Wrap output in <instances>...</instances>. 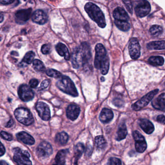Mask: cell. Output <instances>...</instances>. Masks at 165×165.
I'll return each mask as SVG.
<instances>
[{"label": "cell", "instance_id": "obj_1", "mask_svg": "<svg viewBox=\"0 0 165 165\" xmlns=\"http://www.w3.org/2000/svg\"><path fill=\"white\" fill-rule=\"evenodd\" d=\"M91 57L90 49L86 43H82L76 48L71 56V63L74 69H78L85 66L90 61Z\"/></svg>", "mask_w": 165, "mask_h": 165}, {"label": "cell", "instance_id": "obj_2", "mask_svg": "<svg viewBox=\"0 0 165 165\" xmlns=\"http://www.w3.org/2000/svg\"><path fill=\"white\" fill-rule=\"evenodd\" d=\"M94 65L98 69L100 70L103 75H106L108 72L110 66V61L107 53L106 50L102 44H98L95 47Z\"/></svg>", "mask_w": 165, "mask_h": 165}, {"label": "cell", "instance_id": "obj_3", "mask_svg": "<svg viewBox=\"0 0 165 165\" xmlns=\"http://www.w3.org/2000/svg\"><path fill=\"white\" fill-rule=\"evenodd\" d=\"M85 10L91 19L100 27L104 28L106 26L104 14L97 5L92 2H88L85 5Z\"/></svg>", "mask_w": 165, "mask_h": 165}, {"label": "cell", "instance_id": "obj_4", "mask_svg": "<svg viewBox=\"0 0 165 165\" xmlns=\"http://www.w3.org/2000/svg\"><path fill=\"white\" fill-rule=\"evenodd\" d=\"M57 81L56 86L60 91L70 96L77 97L78 96L77 89L70 77L66 76H61Z\"/></svg>", "mask_w": 165, "mask_h": 165}, {"label": "cell", "instance_id": "obj_5", "mask_svg": "<svg viewBox=\"0 0 165 165\" xmlns=\"http://www.w3.org/2000/svg\"><path fill=\"white\" fill-rule=\"evenodd\" d=\"M14 113L17 121L24 125H31L34 122L33 115L27 108H19L15 110Z\"/></svg>", "mask_w": 165, "mask_h": 165}, {"label": "cell", "instance_id": "obj_6", "mask_svg": "<svg viewBox=\"0 0 165 165\" xmlns=\"http://www.w3.org/2000/svg\"><path fill=\"white\" fill-rule=\"evenodd\" d=\"M14 160L18 165H32V162L29 160L30 155L26 151H22L19 148H14Z\"/></svg>", "mask_w": 165, "mask_h": 165}, {"label": "cell", "instance_id": "obj_7", "mask_svg": "<svg viewBox=\"0 0 165 165\" xmlns=\"http://www.w3.org/2000/svg\"><path fill=\"white\" fill-rule=\"evenodd\" d=\"M158 89L153 90L150 92H148L145 96H143L140 100L135 103L132 105V108L134 111H140V109L146 107L150 102L154 98L155 95L158 93Z\"/></svg>", "mask_w": 165, "mask_h": 165}, {"label": "cell", "instance_id": "obj_8", "mask_svg": "<svg viewBox=\"0 0 165 165\" xmlns=\"http://www.w3.org/2000/svg\"><path fill=\"white\" fill-rule=\"evenodd\" d=\"M19 98L23 101L28 102L34 98V93L32 89L27 85L23 84L19 87L18 91Z\"/></svg>", "mask_w": 165, "mask_h": 165}, {"label": "cell", "instance_id": "obj_9", "mask_svg": "<svg viewBox=\"0 0 165 165\" xmlns=\"http://www.w3.org/2000/svg\"><path fill=\"white\" fill-rule=\"evenodd\" d=\"M53 153V149L50 144L44 141L39 145L36 149V154L39 157L45 158L48 157Z\"/></svg>", "mask_w": 165, "mask_h": 165}, {"label": "cell", "instance_id": "obj_10", "mask_svg": "<svg viewBox=\"0 0 165 165\" xmlns=\"http://www.w3.org/2000/svg\"><path fill=\"white\" fill-rule=\"evenodd\" d=\"M133 137L135 141V148L139 153H143L147 148V143L144 138L139 132L135 131L133 132Z\"/></svg>", "mask_w": 165, "mask_h": 165}, {"label": "cell", "instance_id": "obj_11", "mask_svg": "<svg viewBox=\"0 0 165 165\" xmlns=\"http://www.w3.org/2000/svg\"><path fill=\"white\" fill-rule=\"evenodd\" d=\"M36 109L39 115L43 120L48 121L51 117L50 111L48 106L45 103L39 102L36 105Z\"/></svg>", "mask_w": 165, "mask_h": 165}, {"label": "cell", "instance_id": "obj_12", "mask_svg": "<svg viewBox=\"0 0 165 165\" xmlns=\"http://www.w3.org/2000/svg\"><path fill=\"white\" fill-rule=\"evenodd\" d=\"M136 15L139 17H144L147 16L151 11L149 2L146 0H143L139 3L135 8Z\"/></svg>", "mask_w": 165, "mask_h": 165}, {"label": "cell", "instance_id": "obj_13", "mask_svg": "<svg viewBox=\"0 0 165 165\" xmlns=\"http://www.w3.org/2000/svg\"><path fill=\"white\" fill-rule=\"evenodd\" d=\"M129 54L133 59H137L140 55V47L139 41L136 38H132L130 40L129 47Z\"/></svg>", "mask_w": 165, "mask_h": 165}, {"label": "cell", "instance_id": "obj_14", "mask_svg": "<svg viewBox=\"0 0 165 165\" xmlns=\"http://www.w3.org/2000/svg\"><path fill=\"white\" fill-rule=\"evenodd\" d=\"M32 9H23L18 11L15 14V19L16 22L19 24H23L28 21L31 17Z\"/></svg>", "mask_w": 165, "mask_h": 165}, {"label": "cell", "instance_id": "obj_15", "mask_svg": "<svg viewBox=\"0 0 165 165\" xmlns=\"http://www.w3.org/2000/svg\"><path fill=\"white\" fill-rule=\"evenodd\" d=\"M32 20L37 24L43 25L45 24L48 20V17L45 12L42 10H37L32 15Z\"/></svg>", "mask_w": 165, "mask_h": 165}, {"label": "cell", "instance_id": "obj_16", "mask_svg": "<svg viewBox=\"0 0 165 165\" xmlns=\"http://www.w3.org/2000/svg\"><path fill=\"white\" fill-rule=\"evenodd\" d=\"M80 108L77 105L71 104L69 105L66 110V114L68 119L71 121H75L79 116Z\"/></svg>", "mask_w": 165, "mask_h": 165}, {"label": "cell", "instance_id": "obj_17", "mask_svg": "<svg viewBox=\"0 0 165 165\" xmlns=\"http://www.w3.org/2000/svg\"><path fill=\"white\" fill-rule=\"evenodd\" d=\"M16 136L18 140L23 142L26 144L32 145L34 144L35 143L34 138L26 132H23V131L19 132L17 134Z\"/></svg>", "mask_w": 165, "mask_h": 165}, {"label": "cell", "instance_id": "obj_18", "mask_svg": "<svg viewBox=\"0 0 165 165\" xmlns=\"http://www.w3.org/2000/svg\"><path fill=\"white\" fill-rule=\"evenodd\" d=\"M113 18L119 21H128L129 20V16L123 8L117 7L114 9L113 12Z\"/></svg>", "mask_w": 165, "mask_h": 165}, {"label": "cell", "instance_id": "obj_19", "mask_svg": "<svg viewBox=\"0 0 165 165\" xmlns=\"http://www.w3.org/2000/svg\"><path fill=\"white\" fill-rule=\"evenodd\" d=\"M113 113L111 110L106 108L102 109L100 113L99 118L100 121L103 124H107L113 119Z\"/></svg>", "mask_w": 165, "mask_h": 165}, {"label": "cell", "instance_id": "obj_20", "mask_svg": "<svg viewBox=\"0 0 165 165\" xmlns=\"http://www.w3.org/2000/svg\"><path fill=\"white\" fill-rule=\"evenodd\" d=\"M139 125L141 128L147 134H151L155 130L153 124L148 120L145 119L140 120Z\"/></svg>", "mask_w": 165, "mask_h": 165}, {"label": "cell", "instance_id": "obj_21", "mask_svg": "<svg viewBox=\"0 0 165 165\" xmlns=\"http://www.w3.org/2000/svg\"><path fill=\"white\" fill-rule=\"evenodd\" d=\"M152 106L156 109L165 111V93H162L152 102Z\"/></svg>", "mask_w": 165, "mask_h": 165}, {"label": "cell", "instance_id": "obj_22", "mask_svg": "<svg viewBox=\"0 0 165 165\" xmlns=\"http://www.w3.org/2000/svg\"><path fill=\"white\" fill-rule=\"evenodd\" d=\"M56 49L60 56L64 57L65 59L69 60L70 58V55L68 48L63 44L59 43L56 46Z\"/></svg>", "mask_w": 165, "mask_h": 165}, {"label": "cell", "instance_id": "obj_23", "mask_svg": "<svg viewBox=\"0 0 165 165\" xmlns=\"http://www.w3.org/2000/svg\"><path fill=\"white\" fill-rule=\"evenodd\" d=\"M69 153L68 149L61 150L58 151L55 157V162L58 165H64L66 162V158Z\"/></svg>", "mask_w": 165, "mask_h": 165}, {"label": "cell", "instance_id": "obj_24", "mask_svg": "<svg viewBox=\"0 0 165 165\" xmlns=\"http://www.w3.org/2000/svg\"><path fill=\"white\" fill-rule=\"evenodd\" d=\"M128 134L127 127L125 123H122L119 125L117 132V140L118 141L123 140L126 138Z\"/></svg>", "mask_w": 165, "mask_h": 165}, {"label": "cell", "instance_id": "obj_25", "mask_svg": "<svg viewBox=\"0 0 165 165\" xmlns=\"http://www.w3.org/2000/svg\"><path fill=\"white\" fill-rule=\"evenodd\" d=\"M147 47L149 49L163 50L165 49V41H153L147 44Z\"/></svg>", "mask_w": 165, "mask_h": 165}, {"label": "cell", "instance_id": "obj_26", "mask_svg": "<svg viewBox=\"0 0 165 165\" xmlns=\"http://www.w3.org/2000/svg\"><path fill=\"white\" fill-rule=\"evenodd\" d=\"M69 136L65 132H60L58 133L56 136L55 141L60 145H64L68 142Z\"/></svg>", "mask_w": 165, "mask_h": 165}, {"label": "cell", "instance_id": "obj_27", "mask_svg": "<svg viewBox=\"0 0 165 165\" xmlns=\"http://www.w3.org/2000/svg\"><path fill=\"white\" fill-rule=\"evenodd\" d=\"M85 150V147L83 144L82 143H79L77 144L75 147V163L74 164H77L76 162L82 156V153L84 152Z\"/></svg>", "mask_w": 165, "mask_h": 165}, {"label": "cell", "instance_id": "obj_28", "mask_svg": "<svg viewBox=\"0 0 165 165\" xmlns=\"http://www.w3.org/2000/svg\"><path fill=\"white\" fill-rule=\"evenodd\" d=\"M114 23L119 30L124 32L129 31L130 29V25L128 21H119L115 19Z\"/></svg>", "mask_w": 165, "mask_h": 165}, {"label": "cell", "instance_id": "obj_29", "mask_svg": "<svg viewBox=\"0 0 165 165\" xmlns=\"http://www.w3.org/2000/svg\"><path fill=\"white\" fill-rule=\"evenodd\" d=\"M148 62L154 66H161L164 63V59L161 56H152L148 60Z\"/></svg>", "mask_w": 165, "mask_h": 165}, {"label": "cell", "instance_id": "obj_30", "mask_svg": "<svg viewBox=\"0 0 165 165\" xmlns=\"http://www.w3.org/2000/svg\"><path fill=\"white\" fill-rule=\"evenodd\" d=\"M95 145L98 150H103L106 146V141L102 136H98L95 138Z\"/></svg>", "mask_w": 165, "mask_h": 165}, {"label": "cell", "instance_id": "obj_31", "mask_svg": "<svg viewBox=\"0 0 165 165\" xmlns=\"http://www.w3.org/2000/svg\"><path fill=\"white\" fill-rule=\"evenodd\" d=\"M150 33L154 37H158L163 32V28L158 25H153L150 29Z\"/></svg>", "mask_w": 165, "mask_h": 165}, {"label": "cell", "instance_id": "obj_32", "mask_svg": "<svg viewBox=\"0 0 165 165\" xmlns=\"http://www.w3.org/2000/svg\"><path fill=\"white\" fill-rule=\"evenodd\" d=\"M33 67L37 72H44L45 69L44 64L39 60H34L33 61Z\"/></svg>", "mask_w": 165, "mask_h": 165}, {"label": "cell", "instance_id": "obj_33", "mask_svg": "<svg viewBox=\"0 0 165 165\" xmlns=\"http://www.w3.org/2000/svg\"><path fill=\"white\" fill-rule=\"evenodd\" d=\"M34 57H35V53L33 51H29L25 54L22 61V63L28 64V65L31 64L34 61Z\"/></svg>", "mask_w": 165, "mask_h": 165}, {"label": "cell", "instance_id": "obj_34", "mask_svg": "<svg viewBox=\"0 0 165 165\" xmlns=\"http://www.w3.org/2000/svg\"><path fill=\"white\" fill-rule=\"evenodd\" d=\"M46 74L47 75L50 77H54V78H58L62 76L61 73L56 70L53 69H49L46 71Z\"/></svg>", "mask_w": 165, "mask_h": 165}, {"label": "cell", "instance_id": "obj_35", "mask_svg": "<svg viewBox=\"0 0 165 165\" xmlns=\"http://www.w3.org/2000/svg\"><path fill=\"white\" fill-rule=\"evenodd\" d=\"M125 5L126 6V8L128 11L131 14H132V0H123Z\"/></svg>", "mask_w": 165, "mask_h": 165}, {"label": "cell", "instance_id": "obj_36", "mask_svg": "<svg viewBox=\"0 0 165 165\" xmlns=\"http://www.w3.org/2000/svg\"><path fill=\"white\" fill-rule=\"evenodd\" d=\"M108 164L110 165H119L122 164V162L118 158L111 157L109 159Z\"/></svg>", "mask_w": 165, "mask_h": 165}, {"label": "cell", "instance_id": "obj_37", "mask_svg": "<svg viewBox=\"0 0 165 165\" xmlns=\"http://www.w3.org/2000/svg\"><path fill=\"white\" fill-rule=\"evenodd\" d=\"M51 46L49 44H44L41 48V51L44 54H48L51 52Z\"/></svg>", "mask_w": 165, "mask_h": 165}, {"label": "cell", "instance_id": "obj_38", "mask_svg": "<svg viewBox=\"0 0 165 165\" xmlns=\"http://www.w3.org/2000/svg\"><path fill=\"white\" fill-rule=\"evenodd\" d=\"M0 135L3 139L8 141H11L13 139V136L10 134L8 133L7 132L5 131H2L0 133Z\"/></svg>", "mask_w": 165, "mask_h": 165}, {"label": "cell", "instance_id": "obj_39", "mask_svg": "<svg viewBox=\"0 0 165 165\" xmlns=\"http://www.w3.org/2000/svg\"><path fill=\"white\" fill-rule=\"evenodd\" d=\"M50 84V81L49 80H44L42 81L41 83V86L40 87V90H44Z\"/></svg>", "mask_w": 165, "mask_h": 165}, {"label": "cell", "instance_id": "obj_40", "mask_svg": "<svg viewBox=\"0 0 165 165\" xmlns=\"http://www.w3.org/2000/svg\"><path fill=\"white\" fill-rule=\"evenodd\" d=\"M39 84V81L36 79H32L29 81V84L31 88H35Z\"/></svg>", "mask_w": 165, "mask_h": 165}, {"label": "cell", "instance_id": "obj_41", "mask_svg": "<svg viewBox=\"0 0 165 165\" xmlns=\"http://www.w3.org/2000/svg\"><path fill=\"white\" fill-rule=\"evenodd\" d=\"M156 120L161 124H165V116L164 115H158L156 118Z\"/></svg>", "mask_w": 165, "mask_h": 165}, {"label": "cell", "instance_id": "obj_42", "mask_svg": "<svg viewBox=\"0 0 165 165\" xmlns=\"http://www.w3.org/2000/svg\"><path fill=\"white\" fill-rule=\"evenodd\" d=\"M5 153H6V149L1 142L0 141V156H2Z\"/></svg>", "mask_w": 165, "mask_h": 165}, {"label": "cell", "instance_id": "obj_43", "mask_svg": "<svg viewBox=\"0 0 165 165\" xmlns=\"http://www.w3.org/2000/svg\"><path fill=\"white\" fill-rule=\"evenodd\" d=\"M15 0H0V4L3 5H9L12 4Z\"/></svg>", "mask_w": 165, "mask_h": 165}, {"label": "cell", "instance_id": "obj_44", "mask_svg": "<svg viewBox=\"0 0 165 165\" xmlns=\"http://www.w3.org/2000/svg\"><path fill=\"white\" fill-rule=\"evenodd\" d=\"M14 124V121L12 119L10 120V121L7 123V124L6 125V128H10Z\"/></svg>", "mask_w": 165, "mask_h": 165}, {"label": "cell", "instance_id": "obj_45", "mask_svg": "<svg viewBox=\"0 0 165 165\" xmlns=\"http://www.w3.org/2000/svg\"><path fill=\"white\" fill-rule=\"evenodd\" d=\"M4 19V16L2 13H0V23H2Z\"/></svg>", "mask_w": 165, "mask_h": 165}, {"label": "cell", "instance_id": "obj_46", "mask_svg": "<svg viewBox=\"0 0 165 165\" xmlns=\"http://www.w3.org/2000/svg\"><path fill=\"white\" fill-rule=\"evenodd\" d=\"M0 165H8V164L7 162H6V161H0Z\"/></svg>", "mask_w": 165, "mask_h": 165}, {"label": "cell", "instance_id": "obj_47", "mask_svg": "<svg viewBox=\"0 0 165 165\" xmlns=\"http://www.w3.org/2000/svg\"><path fill=\"white\" fill-rule=\"evenodd\" d=\"M12 55H17V56H18V53L17 52H16V51H12L11 53Z\"/></svg>", "mask_w": 165, "mask_h": 165}, {"label": "cell", "instance_id": "obj_48", "mask_svg": "<svg viewBox=\"0 0 165 165\" xmlns=\"http://www.w3.org/2000/svg\"><path fill=\"white\" fill-rule=\"evenodd\" d=\"M104 80H105V79H104V77H101V81H104Z\"/></svg>", "mask_w": 165, "mask_h": 165}, {"label": "cell", "instance_id": "obj_49", "mask_svg": "<svg viewBox=\"0 0 165 165\" xmlns=\"http://www.w3.org/2000/svg\"><path fill=\"white\" fill-rule=\"evenodd\" d=\"M24 1H26V0H24Z\"/></svg>", "mask_w": 165, "mask_h": 165}, {"label": "cell", "instance_id": "obj_50", "mask_svg": "<svg viewBox=\"0 0 165 165\" xmlns=\"http://www.w3.org/2000/svg\"></svg>", "mask_w": 165, "mask_h": 165}]
</instances>
